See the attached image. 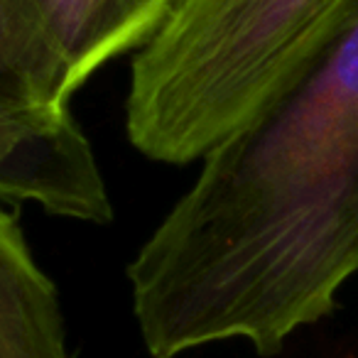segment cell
I'll list each match as a JSON object with an SVG mask.
<instances>
[{
    "label": "cell",
    "mask_w": 358,
    "mask_h": 358,
    "mask_svg": "<svg viewBox=\"0 0 358 358\" xmlns=\"http://www.w3.org/2000/svg\"><path fill=\"white\" fill-rule=\"evenodd\" d=\"M358 273V0L304 66L201 157L128 265L152 358L221 341L273 356Z\"/></svg>",
    "instance_id": "6da1fadb"
},
{
    "label": "cell",
    "mask_w": 358,
    "mask_h": 358,
    "mask_svg": "<svg viewBox=\"0 0 358 358\" xmlns=\"http://www.w3.org/2000/svg\"><path fill=\"white\" fill-rule=\"evenodd\" d=\"M351 0H174L135 52L125 133L189 164L245 125L322 47Z\"/></svg>",
    "instance_id": "7a4b0ae2"
},
{
    "label": "cell",
    "mask_w": 358,
    "mask_h": 358,
    "mask_svg": "<svg viewBox=\"0 0 358 358\" xmlns=\"http://www.w3.org/2000/svg\"><path fill=\"white\" fill-rule=\"evenodd\" d=\"M0 201L35 204L84 224L113 219L96 152L69 110L0 113Z\"/></svg>",
    "instance_id": "3957f363"
},
{
    "label": "cell",
    "mask_w": 358,
    "mask_h": 358,
    "mask_svg": "<svg viewBox=\"0 0 358 358\" xmlns=\"http://www.w3.org/2000/svg\"><path fill=\"white\" fill-rule=\"evenodd\" d=\"M172 6L174 0H30L62 101L69 106L96 71L138 52Z\"/></svg>",
    "instance_id": "277c9868"
},
{
    "label": "cell",
    "mask_w": 358,
    "mask_h": 358,
    "mask_svg": "<svg viewBox=\"0 0 358 358\" xmlns=\"http://www.w3.org/2000/svg\"><path fill=\"white\" fill-rule=\"evenodd\" d=\"M0 358H71L59 292L0 204Z\"/></svg>",
    "instance_id": "5b68a950"
},
{
    "label": "cell",
    "mask_w": 358,
    "mask_h": 358,
    "mask_svg": "<svg viewBox=\"0 0 358 358\" xmlns=\"http://www.w3.org/2000/svg\"><path fill=\"white\" fill-rule=\"evenodd\" d=\"M66 110L30 0H0V113L57 115Z\"/></svg>",
    "instance_id": "8992f818"
}]
</instances>
